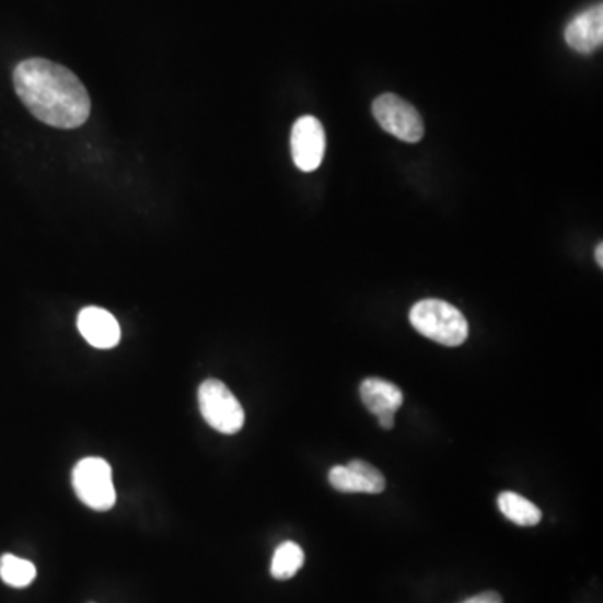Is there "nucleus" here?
Returning <instances> with one entry per match:
<instances>
[{
  "instance_id": "f257e3e1",
  "label": "nucleus",
  "mask_w": 603,
  "mask_h": 603,
  "mask_svg": "<svg viewBox=\"0 0 603 603\" xmlns=\"http://www.w3.org/2000/svg\"><path fill=\"white\" fill-rule=\"evenodd\" d=\"M19 100L44 125L74 129L91 115V100L81 79L58 62L34 58L14 69Z\"/></svg>"
},
{
  "instance_id": "f03ea898",
  "label": "nucleus",
  "mask_w": 603,
  "mask_h": 603,
  "mask_svg": "<svg viewBox=\"0 0 603 603\" xmlns=\"http://www.w3.org/2000/svg\"><path fill=\"white\" fill-rule=\"evenodd\" d=\"M409 321L419 334L447 347L461 346L468 339V322L444 300H421L410 309Z\"/></svg>"
},
{
  "instance_id": "7ed1b4c3",
  "label": "nucleus",
  "mask_w": 603,
  "mask_h": 603,
  "mask_svg": "<svg viewBox=\"0 0 603 603\" xmlns=\"http://www.w3.org/2000/svg\"><path fill=\"white\" fill-rule=\"evenodd\" d=\"M72 486L82 503L91 510H112L116 503L113 469L103 457H84L72 469Z\"/></svg>"
},
{
  "instance_id": "20e7f679",
  "label": "nucleus",
  "mask_w": 603,
  "mask_h": 603,
  "mask_svg": "<svg viewBox=\"0 0 603 603\" xmlns=\"http://www.w3.org/2000/svg\"><path fill=\"white\" fill-rule=\"evenodd\" d=\"M198 404L205 421L222 434H236L245 425V410L232 391L217 379H208L198 390Z\"/></svg>"
},
{
  "instance_id": "39448f33",
  "label": "nucleus",
  "mask_w": 603,
  "mask_h": 603,
  "mask_svg": "<svg viewBox=\"0 0 603 603\" xmlns=\"http://www.w3.org/2000/svg\"><path fill=\"white\" fill-rule=\"evenodd\" d=\"M372 115L384 131L406 143H418L425 136V123L413 104L396 94H382L372 104Z\"/></svg>"
},
{
  "instance_id": "423d86ee",
  "label": "nucleus",
  "mask_w": 603,
  "mask_h": 603,
  "mask_svg": "<svg viewBox=\"0 0 603 603\" xmlns=\"http://www.w3.org/2000/svg\"><path fill=\"white\" fill-rule=\"evenodd\" d=\"M293 163L300 172L311 173L321 166L325 154V131L314 116L297 119L290 136Z\"/></svg>"
},
{
  "instance_id": "0eeeda50",
  "label": "nucleus",
  "mask_w": 603,
  "mask_h": 603,
  "mask_svg": "<svg viewBox=\"0 0 603 603\" xmlns=\"http://www.w3.org/2000/svg\"><path fill=\"white\" fill-rule=\"evenodd\" d=\"M328 482L343 492H369L379 495L386 489V478L375 466L362 460H352L347 466H334Z\"/></svg>"
},
{
  "instance_id": "6e6552de",
  "label": "nucleus",
  "mask_w": 603,
  "mask_h": 603,
  "mask_svg": "<svg viewBox=\"0 0 603 603\" xmlns=\"http://www.w3.org/2000/svg\"><path fill=\"white\" fill-rule=\"evenodd\" d=\"M565 40L579 54L595 53L603 43L602 4L592 5L575 15L565 30Z\"/></svg>"
},
{
  "instance_id": "1a4fd4ad",
  "label": "nucleus",
  "mask_w": 603,
  "mask_h": 603,
  "mask_svg": "<svg viewBox=\"0 0 603 603\" xmlns=\"http://www.w3.org/2000/svg\"><path fill=\"white\" fill-rule=\"evenodd\" d=\"M78 328L96 349H113L121 340V328L115 315L101 308L82 309L78 315Z\"/></svg>"
},
{
  "instance_id": "9d476101",
  "label": "nucleus",
  "mask_w": 603,
  "mask_h": 603,
  "mask_svg": "<svg viewBox=\"0 0 603 603\" xmlns=\"http://www.w3.org/2000/svg\"><path fill=\"white\" fill-rule=\"evenodd\" d=\"M361 399L375 418L396 416L403 406L404 396L393 382L379 378H368L361 384Z\"/></svg>"
},
{
  "instance_id": "9b49d317",
  "label": "nucleus",
  "mask_w": 603,
  "mask_h": 603,
  "mask_svg": "<svg viewBox=\"0 0 603 603\" xmlns=\"http://www.w3.org/2000/svg\"><path fill=\"white\" fill-rule=\"evenodd\" d=\"M498 507L501 513L520 526H535L542 522V511L532 501L518 492L505 491L498 497Z\"/></svg>"
},
{
  "instance_id": "f8f14e48",
  "label": "nucleus",
  "mask_w": 603,
  "mask_h": 603,
  "mask_svg": "<svg viewBox=\"0 0 603 603\" xmlns=\"http://www.w3.org/2000/svg\"><path fill=\"white\" fill-rule=\"evenodd\" d=\"M304 550L297 543H282L271 558V577L277 580L292 579L293 575L304 565Z\"/></svg>"
},
{
  "instance_id": "ddd939ff",
  "label": "nucleus",
  "mask_w": 603,
  "mask_h": 603,
  "mask_svg": "<svg viewBox=\"0 0 603 603\" xmlns=\"http://www.w3.org/2000/svg\"><path fill=\"white\" fill-rule=\"evenodd\" d=\"M37 570L34 564L15 555L5 554L0 558V579L14 589L30 587L36 579Z\"/></svg>"
},
{
  "instance_id": "4468645a",
  "label": "nucleus",
  "mask_w": 603,
  "mask_h": 603,
  "mask_svg": "<svg viewBox=\"0 0 603 603\" xmlns=\"http://www.w3.org/2000/svg\"><path fill=\"white\" fill-rule=\"evenodd\" d=\"M461 603H503V599L497 592H483Z\"/></svg>"
},
{
  "instance_id": "2eb2a0df",
  "label": "nucleus",
  "mask_w": 603,
  "mask_h": 603,
  "mask_svg": "<svg viewBox=\"0 0 603 603\" xmlns=\"http://www.w3.org/2000/svg\"><path fill=\"white\" fill-rule=\"evenodd\" d=\"M378 421L382 429L390 431L394 426V416H382V418H378Z\"/></svg>"
},
{
  "instance_id": "dca6fc26",
  "label": "nucleus",
  "mask_w": 603,
  "mask_h": 603,
  "mask_svg": "<svg viewBox=\"0 0 603 603\" xmlns=\"http://www.w3.org/2000/svg\"><path fill=\"white\" fill-rule=\"evenodd\" d=\"M595 260L599 262L600 267H603V243H599L595 248Z\"/></svg>"
}]
</instances>
